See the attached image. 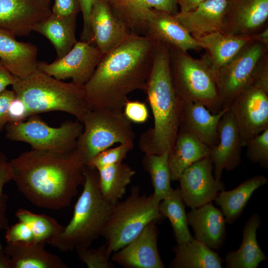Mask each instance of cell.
Instances as JSON below:
<instances>
[{"mask_svg":"<svg viewBox=\"0 0 268 268\" xmlns=\"http://www.w3.org/2000/svg\"><path fill=\"white\" fill-rule=\"evenodd\" d=\"M9 163L18 190L39 207L68 206L85 182V164L75 149L67 152L32 149Z\"/></svg>","mask_w":268,"mask_h":268,"instance_id":"6da1fadb","label":"cell"},{"mask_svg":"<svg viewBox=\"0 0 268 268\" xmlns=\"http://www.w3.org/2000/svg\"><path fill=\"white\" fill-rule=\"evenodd\" d=\"M156 42L132 33L104 55L83 86L90 109L123 111L132 92H145Z\"/></svg>","mask_w":268,"mask_h":268,"instance_id":"7a4b0ae2","label":"cell"},{"mask_svg":"<svg viewBox=\"0 0 268 268\" xmlns=\"http://www.w3.org/2000/svg\"><path fill=\"white\" fill-rule=\"evenodd\" d=\"M154 125L142 134L139 148L145 154L171 152L180 126L183 102L174 87L168 46L156 42L146 91Z\"/></svg>","mask_w":268,"mask_h":268,"instance_id":"3957f363","label":"cell"},{"mask_svg":"<svg viewBox=\"0 0 268 268\" xmlns=\"http://www.w3.org/2000/svg\"><path fill=\"white\" fill-rule=\"evenodd\" d=\"M83 191L77 201L72 217L63 231L48 244L61 252L77 248L89 247L101 236L115 204L102 197L99 185L98 170L85 165Z\"/></svg>","mask_w":268,"mask_h":268,"instance_id":"277c9868","label":"cell"},{"mask_svg":"<svg viewBox=\"0 0 268 268\" xmlns=\"http://www.w3.org/2000/svg\"><path fill=\"white\" fill-rule=\"evenodd\" d=\"M12 86L16 96L26 105L29 116L62 111L81 122L90 110L83 86L63 81L38 68L24 78L15 77Z\"/></svg>","mask_w":268,"mask_h":268,"instance_id":"5b68a950","label":"cell"},{"mask_svg":"<svg viewBox=\"0 0 268 268\" xmlns=\"http://www.w3.org/2000/svg\"><path fill=\"white\" fill-rule=\"evenodd\" d=\"M168 47L172 83L182 101L199 102L211 113H218L222 110L218 71L213 67L207 54L201 59H195L187 52Z\"/></svg>","mask_w":268,"mask_h":268,"instance_id":"8992f818","label":"cell"},{"mask_svg":"<svg viewBox=\"0 0 268 268\" xmlns=\"http://www.w3.org/2000/svg\"><path fill=\"white\" fill-rule=\"evenodd\" d=\"M160 202L153 194L141 195L138 186L132 187L129 196L114 205L101 234L109 256L134 240L150 222L164 218L159 211Z\"/></svg>","mask_w":268,"mask_h":268,"instance_id":"52a82bcc","label":"cell"},{"mask_svg":"<svg viewBox=\"0 0 268 268\" xmlns=\"http://www.w3.org/2000/svg\"><path fill=\"white\" fill-rule=\"evenodd\" d=\"M81 123L83 129L75 149L85 165L99 153L116 143L134 142L135 134L132 122L123 111L90 109Z\"/></svg>","mask_w":268,"mask_h":268,"instance_id":"ba28073f","label":"cell"},{"mask_svg":"<svg viewBox=\"0 0 268 268\" xmlns=\"http://www.w3.org/2000/svg\"><path fill=\"white\" fill-rule=\"evenodd\" d=\"M18 122H8L4 129L6 137L12 141L30 144L32 149L57 152H69L75 148L83 125L76 120H68L58 127H52L38 115Z\"/></svg>","mask_w":268,"mask_h":268,"instance_id":"9c48e42d","label":"cell"},{"mask_svg":"<svg viewBox=\"0 0 268 268\" xmlns=\"http://www.w3.org/2000/svg\"><path fill=\"white\" fill-rule=\"evenodd\" d=\"M267 53L268 46L253 40L218 70L222 109L228 108L235 96L250 86L257 64Z\"/></svg>","mask_w":268,"mask_h":268,"instance_id":"30bf717a","label":"cell"},{"mask_svg":"<svg viewBox=\"0 0 268 268\" xmlns=\"http://www.w3.org/2000/svg\"><path fill=\"white\" fill-rule=\"evenodd\" d=\"M103 56L96 46L83 41H77L62 58L50 64L38 61L37 68L56 79H71L75 84L84 86Z\"/></svg>","mask_w":268,"mask_h":268,"instance_id":"8fae6325","label":"cell"},{"mask_svg":"<svg viewBox=\"0 0 268 268\" xmlns=\"http://www.w3.org/2000/svg\"><path fill=\"white\" fill-rule=\"evenodd\" d=\"M228 108L236 120L242 146L268 129V93L249 86L240 92Z\"/></svg>","mask_w":268,"mask_h":268,"instance_id":"7c38bea8","label":"cell"},{"mask_svg":"<svg viewBox=\"0 0 268 268\" xmlns=\"http://www.w3.org/2000/svg\"><path fill=\"white\" fill-rule=\"evenodd\" d=\"M209 156L194 163L182 173L178 181L180 191L185 203L191 209L212 202L225 186L215 179Z\"/></svg>","mask_w":268,"mask_h":268,"instance_id":"4fadbf2b","label":"cell"},{"mask_svg":"<svg viewBox=\"0 0 268 268\" xmlns=\"http://www.w3.org/2000/svg\"><path fill=\"white\" fill-rule=\"evenodd\" d=\"M147 36L185 52L199 51L200 47L196 40L176 20L174 15L166 11L150 9L140 17L137 28Z\"/></svg>","mask_w":268,"mask_h":268,"instance_id":"5bb4252c","label":"cell"},{"mask_svg":"<svg viewBox=\"0 0 268 268\" xmlns=\"http://www.w3.org/2000/svg\"><path fill=\"white\" fill-rule=\"evenodd\" d=\"M51 14L50 4L44 0H0V30L26 36Z\"/></svg>","mask_w":268,"mask_h":268,"instance_id":"9a60e30c","label":"cell"},{"mask_svg":"<svg viewBox=\"0 0 268 268\" xmlns=\"http://www.w3.org/2000/svg\"><path fill=\"white\" fill-rule=\"evenodd\" d=\"M89 23L92 42L103 56L119 46L132 33L106 0H94Z\"/></svg>","mask_w":268,"mask_h":268,"instance_id":"2e32d148","label":"cell"},{"mask_svg":"<svg viewBox=\"0 0 268 268\" xmlns=\"http://www.w3.org/2000/svg\"><path fill=\"white\" fill-rule=\"evenodd\" d=\"M268 0H228L223 33L252 36L268 27Z\"/></svg>","mask_w":268,"mask_h":268,"instance_id":"e0dca14e","label":"cell"},{"mask_svg":"<svg viewBox=\"0 0 268 268\" xmlns=\"http://www.w3.org/2000/svg\"><path fill=\"white\" fill-rule=\"evenodd\" d=\"M156 221L148 224L129 244L114 252L111 260L125 268H164L160 257Z\"/></svg>","mask_w":268,"mask_h":268,"instance_id":"ac0fdd59","label":"cell"},{"mask_svg":"<svg viewBox=\"0 0 268 268\" xmlns=\"http://www.w3.org/2000/svg\"><path fill=\"white\" fill-rule=\"evenodd\" d=\"M218 141L210 148L209 157L213 166V173L220 180L224 170L230 171L241 163L242 145L240 132L235 118L228 108L220 120Z\"/></svg>","mask_w":268,"mask_h":268,"instance_id":"d6986e66","label":"cell"},{"mask_svg":"<svg viewBox=\"0 0 268 268\" xmlns=\"http://www.w3.org/2000/svg\"><path fill=\"white\" fill-rule=\"evenodd\" d=\"M228 0H206L194 9L174 16L193 36L223 31Z\"/></svg>","mask_w":268,"mask_h":268,"instance_id":"ffe728a7","label":"cell"},{"mask_svg":"<svg viewBox=\"0 0 268 268\" xmlns=\"http://www.w3.org/2000/svg\"><path fill=\"white\" fill-rule=\"evenodd\" d=\"M188 225L195 234V239L212 250L223 246L226 237V221L220 209L212 202L191 209L187 214Z\"/></svg>","mask_w":268,"mask_h":268,"instance_id":"44dd1931","label":"cell"},{"mask_svg":"<svg viewBox=\"0 0 268 268\" xmlns=\"http://www.w3.org/2000/svg\"><path fill=\"white\" fill-rule=\"evenodd\" d=\"M228 109L213 114L200 102H183L180 127L210 148L217 143L218 124Z\"/></svg>","mask_w":268,"mask_h":268,"instance_id":"7402d4cb","label":"cell"},{"mask_svg":"<svg viewBox=\"0 0 268 268\" xmlns=\"http://www.w3.org/2000/svg\"><path fill=\"white\" fill-rule=\"evenodd\" d=\"M0 30V61L15 77L24 78L37 69L38 49L29 43Z\"/></svg>","mask_w":268,"mask_h":268,"instance_id":"603a6c76","label":"cell"},{"mask_svg":"<svg viewBox=\"0 0 268 268\" xmlns=\"http://www.w3.org/2000/svg\"><path fill=\"white\" fill-rule=\"evenodd\" d=\"M46 244L35 240L7 243L4 250L11 268H67L60 257L45 250Z\"/></svg>","mask_w":268,"mask_h":268,"instance_id":"cb8c5ba5","label":"cell"},{"mask_svg":"<svg viewBox=\"0 0 268 268\" xmlns=\"http://www.w3.org/2000/svg\"><path fill=\"white\" fill-rule=\"evenodd\" d=\"M210 152L209 147L180 127L168 154L171 181H178L186 169L197 161L209 156Z\"/></svg>","mask_w":268,"mask_h":268,"instance_id":"d4e9b609","label":"cell"},{"mask_svg":"<svg viewBox=\"0 0 268 268\" xmlns=\"http://www.w3.org/2000/svg\"><path fill=\"white\" fill-rule=\"evenodd\" d=\"M261 219L254 213L247 220L243 229V238L239 248L229 251L224 259L228 268H257L260 263L268 259L260 247L257 239V231Z\"/></svg>","mask_w":268,"mask_h":268,"instance_id":"484cf974","label":"cell"},{"mask_svg":"<svg viewBox=\"0 0 268 268\" xmlns=\"http://www.w3.org/2000/svg\"><path fill=\"white\" fill-rule=\"evenodd\" d=\"M193 37L200 47L205 50L218 71L253 40L251 36L228 35L220 32Z\"/></svg>","mask_w":268,"mask_h":268,"instance_id":"4316f807","label":"cell"},{"mask_svg":"<svg viewBox=\"0 0 268 268\" xmlns=\"http://www.w3.org/2000/svg\"><path fill=\"white\" fill-rule=\"evenodd\" d=\"M268 182L266 176L258 175L245 180L233 190L220 191L214 201L220 206L226 223L235 222L242 215L255 191Z\"/></svg>","mask_w":268,"mask_h":268,"instance_id":"83f0119b","label":"cell"},{"mask_svg":"<svg viewBox=\"0 0 268 268\" xmlns=\"http://www.w3.org/2000/svg\"><path fill=\"white\" fill-rule=\"evenodd\" d=\"M76 16H60L52 14L37 24L33 31L48 39L55 49L56 59L64 57L77 41L75 37Z\"/></svg>","mask_w":268,"mask_h":268,"instance_id":"f1b7e54d","label":"cell"},{"mask_svg":"<svg viewBox=\"0 0 268 268\" xmlns=\"http://www.w3.org/2000/svg\"><path fill=\"white\" fill-rule=\"evenodd\" d=\"M117 17L131 33H135L140 17L147 10L156 9L176 14L175 0H106Z\"/></svg>","mask_w":268,"mask_h":268,"instance_id":"f546056e","label":"cell"},{"mask_svg":"<svg viewBox=\"0 0 268 268\" xmlns=\"http://www.w3.org/2000/svg\"><path fill=\"white\" fill-rule=\"evenodd\" d=\"M175 254L170 268H221L224 261L217 253L202 242L192 240L175 246Z\"/></svg>","mask_w":268,"mask_h":268,"instance_id":"4dcf8cb0","label":"cell"},{"mask_svg":"<svg viewBox=\"0 0 268 268\" xmlns=\"http://www.w3.org/2000/svg\"><path fill=\"white\" fill-rule=\"evenodd\" d=\"M101 195L108 202L115 204L125 195L135 172L122 162L103 167L97 170Z\"/></svg>","mask_w":268,"mask_h":268,"instance_id":"1f68e13d","label":"cell"},{"mask_svg":"<svg viewBox=\"0 0 268 268\" xmlns=\"http://www.w3.org/2000/svg\"><path fill=\"white\" fill-rule=\"evenodd\" d=\"M179 189L172 190L170 193L161 200L159 204L160 213L167 217L173 228L177 244L192 240L188 227L187 214Z\"/></svg>","mask_w":268,"mask_h":268,"instance_id":"d6a6232c","label":"cell"},{"mask_svg":"<svg viewBox=\"0 0 268 268\" xmlns=\"http://www.w3.org/2000/svg\"><path fill=\"white\" fill-rule=\"evenodd\" d=\"M168 153L145 154L142 164L149 175L153 187V197L161 201L172 191Z\"/></svg>","mask_w":268,"mask_h":268,"instance_id":"836d02e7","label":"cell"},{"mask_svg":"<svg viewBox=\"0 0 268 268\" xmlns=\"http://www.w3.org/2000/svg\"><path fill=\"white\" fill-rule=\"evenodd\" d=\"M15 216L19 221L29 227L33 234L34 240L37 241H43L48 244L58 236L65 227L53 217L44 214H36L23 208L17 209Z\"/></svg>","mask_w":268,"mask_h":268,"instance_id":"e575fe53","label":"cell"},{"mask_svg":"<svg viewBox=\"0 0 268 268\" xmlns=\"http://www.w3.org/2000/svg\"><path fill=\"white\" fill-rule=\"evenodd\" d=\"M246 155L252 163L259 164L268 169V129L265 130L246 143Z\"/></svg>","mask_w":268,"mask_h":268,"instance_id":"d590c367","label":"cell"},{"mask_svg":"<svg viewBox=\"0 0 268 268\" xmlns=\"http://www.w3.org/2000/svg\"><path fill=\"white\" fill-rule=\"evenodd\" d=\"M134 146V142L120 144L117 147L107 148L97 154L87 165L97 170L108 165L121 163Z\"/></svg>","mask_w":268,"mask_h":268,"instance_id":"8d00e7d4","label":"cell"},{"mask_svg":"<svg viewBox=\"0 0 268 268\" xmlns=\"http://www.w3.org/2000/svg\"><path fill=\"white\" fill-rule=\"evenodd\" d=\"M81 261L89 268H113L114 265L110 260L105 244L98 248H77L75 249Z\"/></svg>","mask_w":268,"mask_h":268,"instance_id":"74e56055","label":"cell"},{"mask_svg":"<svg viewBox=\"0 0 268 268\" xmlns=\"http://www.w3.org/2000/svg\"><path fill=\"white\" fill-rule=\"evenodd\" d=\"M12 174L9 161L6 156L0 151V230L6 229L8 221L6 217L8 196L3 193L4 185L12 180Z\"/></svg>","mask_w":268,"mask_h":268,"instance_id":"f35d334b","label":"cell"},{"mask_svg":"<svg viewBox=\"0 0 268 268\" xmlns=\"http://www.w3.org/2000/svg\"><path fill=\"white\" fill-rule=\"evenodd\" d=\"M123 112L127 118L132 123L143 124L149 118V112L145 103L139 101L127 100Z\"/></svg>","mask_w":268,"mask_h":268,"instance_id":"ab89813d","label":"cell"},{"mask_svg":"<svg viewBox=\"0 0 268 268\" xmlns=\"http://www.w3.org/2000/svg\"><path fill=\"white\" fill-rule=\"evenodd\" d=\"M250 86L268 93V53L259 61L253 73Z\"/></svg>","mask_w":268,"mask_h":268,"instance_id":"60d3db41","label":"cell"},{"mask_svg":"<svg viewBox=\"0 0 268 268\" xmlns=\"http://www.w3.org/2000/svg\"><path fill=\"white\" fill-rule=\"evenodd\" d=\"M5 239L7 243L25 242L34 240L32 231L24 222L17 223L6 229Z\"/></svg>","mask_w":268,"mask_h":268,"instance_id":"b9f144b4","label":"cell"},{"mask_svg":"<svg viewBox=\"0 0 268 268\" xmlns=\"http://www.w3.org/2000/svg\"><path fill=\"white\" fill-rule=\"evenodd\" d=\"M52 13L60 16H77L80 12L77 0H54Z\"/></svg>","mask_w":268,"mask_h":268,"instance_id":"7bdbcfd3","label":"cell"},{"mask_svg":"<svg viewBox=\"0 0 268 268\" xmlns=\"http://www.w3.org/2000/svg\"><path fill=\"white\" fill-rule=\"evenodd\" d=\"M94 0H77L83 18V28L81 33V41L90 43H92V39L89 23V18Z\"/></svg>","mask_w":268,"mask_h":268,"instance_id":"ee69618b","label":"cell"},{"mask_svg":"<svg viewBox=\"0 0 268 268\" xmlns=\"http://www.w3.org/2000/svg\"><path fill=\"white\" fill-rule=\"evenodd\" d=\"M16 95L13 90L6 89L0 92V132L5 128L9 122L8 109Z\"/></svg>","mask_w":268,"mask_h":268,"instance_id":"f6af8a7d","label":"cell"},{"mask_svg":"<svg viewBox=\"0 0 268 268\" xmlns=\"http://www.w3.org/2000/svg\"><path fill=\"white\" fill-rule=\"evenodd\" d=\"M29 117L27 108L20 98H15L11 102L8 109V122H18Z\"/></svg>","mask_w":268,"mask_h":268,"instance_id":"bcb514c9","label":"cell"},{"mask_svg":"<svg viewBox=\"0 0 268 268\" xmlns=\"http://www.w3.org/2000/svg\"><path fill=\"white\" fill-rule=\"evenodd\" d=\"M15 79V76L0 61V92L6 90L9 85H12Z\"/></svg>","mask_w":268,"mask_h":268,"instance_id":"7dc6e473","label":"cell"},{"mask_svg":"<svg viewBox=\"0 0 268 268\" xmlns=\"http://www.w3.org/2000/svg\"><path fill=\"white\" fill-rule=\"evenodd\" d=\"M180 11L187 12L196 7L200 3L206 0H175Z\"/></svg>","mask_w":268,"mask_h":268,"instance_id":"c3c4849f","label":"cell"},{"mask_svg":"<svg viewBox=\"0 0 268 268\" xmlns=\"http://www.w3.org/2000/svg\"><path fill=\"white\" fill-rule=\"evenodd\" d=\"M254 40L260 42L268 46V27L259 33L251 36Z\"/></svg>","mask_w":268,"mask_h":268,"instance_id":"681fc988","label":"cell"},{"mask_svg":"<svg viewBox=\"0 0 268 268\" xmlns=\"http://www.w3.org/2000/svg\"><path fill=\"white\" fill-rule=\"evenodd\" d=\"M0 268H11L10 258L3 248L0 250Z\"/></svg>","mask_w":268,"mask_h":268,"instance_id":"f907efd6","label":"cell"},{"mask_svg":"<svg viewBox=\"0 0 268 268\" xmlns=\"http://www.w3.org/2000/svg\"><path fill=\"white\" fill-rule=\"evenodd\" d=\"M44 1H45L46 2L49 3L50 4V2H51V0H44Z\"/></svg>","mask_w":268,"mask_h":268,"instance_id":"816d5d0a","label":"cell"},{"mask_svg":"<svg viewBox=\"0 0 268 268\" xmlns=\"http://www.w3.org/2000/svg\"><path fill=\"white\" fill-rule=\"evenodd\" d=\"M2 249V246H1V243H0V250Z\"/></svg>","mask_w":268,"mask_h":268,"instance_id":"f5cc1de1","label":"cell"}]
</instances>
